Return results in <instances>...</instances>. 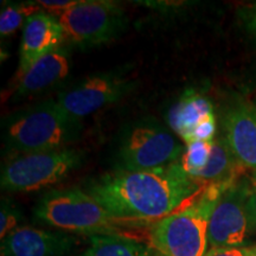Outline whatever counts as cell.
<instances>
[{
  "label": "cell",
  "mask_w": 256,
  "mask_h": 256,
  "mask_svg": "<svg viewBox=\"0 0 256 256\" xmlns=\"http://www.w3.org/2000/svg\"><path fill=\"white\" fill-rule=\"evenodd\" d=\"M179 160L145 171L116 168L89 180L84 191L115 217L156 223L202 190L185 174Z\"/></svg>",
  "instance_id": "obj_1"
},
{
  "label": "cell",
  "mask_w": 256,
  "mask_h": 256,
  "mask_svg": "<svg viewBox=\"0 0 256 256\" xmlns=\"http://www.w3.org/2000/svg\"><path fill=\"white\" fill-rule=\"evenodd\" d=\"M230 184L214 183L202 188L174 212L153 223L148 243L160 256H206L209 223L217 200Z\"/></svg>",
  "instance_id": "obj_2"
},
{
  "label": "cell",
  "mask_w": 256,
  "mask_h": 256,
  "mask_svg": "<svg viewBox=\"0 0 256 256\" xmlns=\"http://www.w3.org/2000/svg\"><path fill=\"white\" fill-rule=\"evenodd\" d=\"M42 222L66 232L92 235H128L124 226H142V222L112 215L84 190L78 188L51 190L42 196L34 208Z\"/></svg>",
  "instance_id": "obj_3"
},
{
  "label": "cell",
  "mask_w": 256,
  "mask_h": 256,
  "mask_svg": "<svg viewBox=\"0 0 256 256\" xmlns=\"http://www.w3.org/2000/svg\"><path fill=\"white\" fill-rule=\"evenodd\" d=\"M81 130V121L52 100L16 114L6 124L4 142L14 154L57 151L78 140Z\"/></svg>",
  "instance_id": "obj_4"
},
{
  "label": "cell",
  "mask_w": 256,
  "mask_h": 256,
  "mask_svg": "<svg viewBox=\"0 0 256 256\" xmlns=\"http://www.w3.org/2000/svg\"><path fill=\"white\" fill-rule=\"evenodd\" d=\"M82 160L83 153L74 148L14 154L2 168V190L28 192L57 184L78 168Z\"/></svg>",
  "instance_id": "obj_5"
},
{
  "label": "cell",
  "mask_w": 256,
  "mask_h": 256,
  "mask_svg": "<svg viewBox=\"0 0 256 256\" xmlns=\"http://www.w3.org/2000/svg\"><path fill=\"white\" fill-rule=\"evenodd\" d=\"M184 148L168 128L152 120L128 128L120 140L119 170L145 171L178 162Z\"/></svg>",
  "instance_id": "obj_6"
},
{
  "label": "cell",
  "mask_w": 256,
  "mask_h": 256,
  "mask_svg": "<svg viewBox=\"0 0 256 256\" xmlns=\"http://www.w3.org/2000/svg\"><path fill=\"white\" fill-rule=\"evenodd\" d=\"M66 40L82 48L113 40L126 25L124 10L113 2L80 0L58 17Z\"/></svg>",
  "instance_id": "obj_7"
},
{
  "label": "cell",
  "mask_w": 256,
  "mask_h": 256,
  "mask_svg": "<svg viewBox=\"0 0 256 256\" xmlns=\"http://www.w3.org/2000/svg\"><path fill=\"white\" fill-rule=\"evenodd\" d=\"M250 183L243 180L224 188L209 223V246L212 248H238L252 232L248 216Z\"/></svg>",
  "instance_id": "obj_8"
},
{
  "label": "cell",
  "mask_w": 256,
  "mask_h": 256,
  "mask_svg": "<svg viewBox=\"0 0 256 256\" xmlns=\"http://www.w3.org/2000/svg\"><path fill=\"white\" fill-rule=\"evenodd\" d=\"M133 82L120 72L92 76L68 90L60 92L56 101L64 112L80 120L119 101L133 89Z\"/></svg>",
  "instance_id": "obj_9"
},
{
  "label": "cell",
  "mask_w": 256,
  "mask_h": 256,
  "mask_svg": "<svg viewBox=\"0 0 256 256\" xmlns=\"http://www.w3.org/2000/svg\"><path fill=\"white\" fill-rule=\"evenodd\" d=\"M64 40V31L55 16L40 10L28 17L24 24L19 66L14 81L20 78L37 60L60 48Z\"/></svg>",
  "instance_id": "obj_10"
},
{
  "label": "cell",
  "mask_w": 256,
  "mask_h": 256,
  "mask_svg": "<svg viewBox=\"0 0 256 256\" xmlns=\"http://www.w3.org/2000/svg\"><path fill=\"white\" fill-rule=\"evenodd\" d=\"M224 133L230 151L243 168L256 171V106L240 102L224 116Z\"/></svg>",
  "instance_id": "obj_11"
},
{
  "label": "cell",
  "mask_w": 256,
  "mask_h": 256,
  "mask_svg": "<svg viewBox=\"0 0 256 256\" xmlns=\"http://www.w3.org/2000/svg\"><path fill=\"white\" fill-rule=\"evenodd\" d=\"M72 236L18 226L2 240V256H64L75 244Z\"/></svg>",
  "instance_id": "obj_12"
},
{
  "label": "cell",
  "mask_w": 256,
  "mask_h": 256,
  "mask_svg": "<svg viewBox=\"0 0 256 256\" xmlns=\"http://www.w3.org/2000/svg\"><path fill=\"white\" fill-rule=\"evenodd\" d=\"M69 70L68 54L62 48H58L37 60L20 78L14 81L12 96L14 98H23L46 90L62 82L69 75Z\"/></svg>",
  "instance_id": "obj_13"
},
{
  "label": "cell",
  "mask_w": 256,
  "mask_h": 256,
  "mask_svg": "<svg viewBox=\"0 0 256 256\" xmlns=\"http://www.w3.org/2000/svg\"><path fill=\"white\" fill-rule=\"evenodd\" d=\"M214 114V107L209 98L194 90L185 92L168 113V124L186 144L191 142L192 134L202 121Z\"/></svg>",
  "instance_id": "obj_14"
},
{
  "label": "cell",
  "mask_w": 256,
  "mask_h": 256,
  "mask_svg": "<svg viewBox=\"0 0 256 256\" xmlns=\"http://www.w3.org/2000/svg\"><path fill=\"white\" fill-rule=\"evenodd\" d=\"M150 243L136 236L92 235L90 246L80 256H153Z\"/></svg>",
  "instance_id": "obj_15"
},
{
  "label": "cell",
  "mask_w": 256,
  "mask_h": 256,
  "mask_svg": "<svg viewBox=\"0 0 256 256\" xmlns=\"http://www.w3.org/2000/svg\"><path fill=\"white\" fill-rule=\"evenodd\" d=\"M238 162L230 151L226 139H215L212 142L211 154L206 168L198 176L197 183L214 182V183H234V177L238 168Z\"/></svg>",
  "instance_id": "obj_16"
},
{
  "label": "cell",
  "mask_w": 256,
  "mask_h": 256,
  "mask_svg": "<svg viewBox=\"0 0 256 256\" xmlns=\"http://www.w3.org/2000/svg\"><path fill=\"white\" fill-rule=\"evenodd\" d=\"M212 142H203V140H194L186 144L183 156L179 162L188 177L197 182L198 176L206 168L209 162Z\"/></svg>",
  "instance_id": "obj_17"
},
{
  "label": "cell",
  "mask_w": 256,
  "mask_h": 256,
  "mask_svg": "<svg viewBox=\"0 0 256 256\" xmlns=\"http://www.w3.org/2000/svg\"><path fill=\"white\" fill-rule=\"evenodd\" d=\"M40 11L38 2H22V4H10L2 10L0 14V34L2 37L10 36L22 26L23 22L28 17Z\"/></svg>",
  "instance_id": "obj_18"
},
{
  "label": "cell",
  "mask_w": 256,
  "mask_h": 256,
  "mask_svg": "<svg viewBox=\"0 0 256 256\" xmlns=\"http://www.w3.org/2000/svg\"><path fill=\"white\" fill-rule=\"evenodd\" d=\"M20 212L12 202L8 200H2V211H0V236L4 240L14 229L18 228Z\"/></svg>",
  "instance_id": "obj_19"
},
{
  "label": "cell",
  "mask_w": 256,
  "mask_h": 256,
  "mask_svg": "<svg viewBox=\"0 0 256 256\" xmlns=\"http://www.w3.org/2000/svg\"><path fill=\"white\" fill-rule=\"evenodd\" d=\"M240 18L246 31L256 43V2L243 6L240 11Z\"/></svg>",
  "instance_id": "obj_20"
},
{
  "label": "cell",
  "mask_w": 256,
  "mask_h": 256,
  "mask_svg": "<svg viewBox=\"0 0 256 256\" xmlns=\"http://www.w3.org/2000/svg\"><path fill=\"white\" fill-rule=\"evenodd\" d=\"M247 209L252 230V232H256V176L250 182V190H249Z\"/></svg>",
  "instance_id": "obj_21"
},
{
  "label": "cell",
  "mask_w": 256,
  "mask_h": 256,
  "mask_svg": "<svg viewBox=\"0 0 256 256\" xmlns=\"http://www.w3.org/2000/svg\"><path fill=\"white\" fill-rule=\"evenodd\" d=\"M250 248H212L209 249L206 256H249Z\"/></svg>",
  "instance_id": "obj_22"
},
{
  "label": "cell",
  "mask_w": 256,
  "mask_h": 256,
  "mask_svg": "<svg viewBox=\"0 0 256 256\" xmlns=\"http://www.w3.org/2000/svg\"><path fill=\"white\" fill-rule=\"evenodd\" d=\"M249 256H256V246H255V247L250 248V252H249Z\"/></svg>",
  "instance_id": "obj_23"
}]
</instances>
